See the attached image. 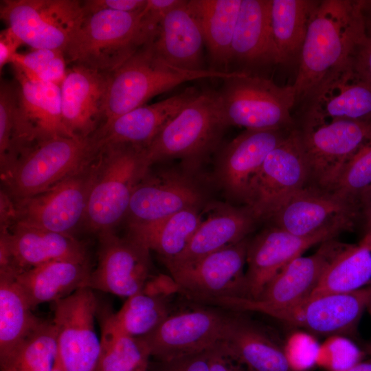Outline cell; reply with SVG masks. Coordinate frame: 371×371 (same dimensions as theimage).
I'll use <instances>...</instances> for the list:
<instances>
[{"label": "cell", "instance_id": "obj_1", "mask_svg": "<svg viewBox=\"0 0 371 371\" xmlns=\"http://www.w3.org/2000/svg\"><path fill=\"white\" fill-rule=\"evenodd\" d=\"M362 1H319L307 28L293 85L308 98L333 71L352 60L366 36Z\"/></svg>", "mask_w": 371, "mask_h": 371}, {"label": "cell", "instance_id": "obj_2", "mask_svg": "<svg viewBox=\"0 0 371 371\" xmlns=\"http://www.w3.org/2000/svg\"><path fill=\"white\" fill-rule=\"evenodd\" d=\"M85 14L64 52L67 62L106 74L114 71L150 42L159 24L144 9L135 12L101 10Z\"/></svg>", "mask_w": 371, "mask_h": 371}, {"label": "cell", "instance_id": "obj_3", "mask_svg": "<svg viewBox=\"0 0 371 371\" xmlns=\"http://www.w3.org/2000/svg\"><path fill=\"white\" fill-rule=\"evenodd\" d=\"M240 71L213 69L187 70L164 60L149 42L114 71L109 74L104 102V122L142 105L156 95L180 84L204 78L234 77Z\"/></svg>", "mask_w": 371, "mask_h": 371}, {"label": "cell", "instance_id": "obj_4", "mask_svg": "<svg viewBox=\"0 0 371 371\" xmlns=\"http://www.w3.org/2000/svg\"><path fill=\"white\" fill-rule=\"evenodd\" d=\"M98 157L83 222L100 234L126 216L133 192L149 166L142 146H109L100 150Z\"/></svg>", "mask_w": 371, "mask_h": 371}, {"label": "cell", "instance_id": "obj_5", "mask_svg": "<svg viewBox=\"0 0 371 371\" xmlns=\"http://www.w3.org/2000/svg\"><path fill=\"white\" fill-rule=\"evenodd\" d=\"M371 300V284L355 291L307 297L289 305L265 306L244 297H227L223 306L260 313L315 336L353 334Z\"/></svg>", "mask_w": 371, "mask_h": 371}, {"label": "cell", "instance_id": "obj_6", "mask_svg": "<svg viewBox=\"0 0 371 371\" xmlns=\"http://www.w3.org/2000/svg\"><path fill=\"white\" fill-rule=\"evenodd\" d=\"M98 152L93 136L53 137L24 151L3 177L19 201L73 175L91 162Z\"/></svg>", "mask_w": 371, "mask_h": 371}, {"label": "cell", "instance_id": "obj_7", "mask_svg": "<svg viewBox=\"0 0 371 371\" xmlns=\"http://www.w3.org/2000/svg\"><path fill=\"white\" fill-rule=\"evenodd\" d=\"M224 121L248 130L286 129L293 125L291 110L297 100L293 85L240 72L224 79L218 91Z\"/></svg>", "mask_w": 371, "mask_h": 371}, {"label": "cell", "instance_id": "obj_8", "mask_svg": "<svg viewBox=\"0 0 371 371\" xmlns=\"http://www.w3.org/2000/svg\"><path fill=\"white\" fill-rule=\"evenodd\" d=\"M226 127L218 92L203 91L145 148L147 164L150 167L171 158L201 157L215 148Z\"/></svg>", "mask_w": 371, "mask_h": 371}, {"label": "cell", "instance_id": "obj_9", "mask_svg": "<svg viewBox=\"0 0 371 371\" xmlns=\"http://www.w3.org/2000/svg\"><path fill=\"white\" fill-rule=\"evenodd\" d=\"M76 0H1L0 16L23 43L65 52L85 16Z\"/></svg>", "mask_w": 371, "mask_h": 371}, {"label": "cell", "instance_id": "obj_10", "mask_svg": "<svg viewBox=\"0 0 371 371\" xmlns=\"http://www.w3.org/2000/svg\"><path fill=\"white\" fill-rule=\"evenodd\" d=\"M309 166L300 130L288 133L251 179L245 199L259 218H270L293 194L308 185Z\"/></svg>", "mask_w": 371, "mask_h": 371}, {"label": "cell", "instance_id": "obj_11", "mask_svg": "<svg viewBox=\"0 0 371 371\" xmlns=\"http://www.w3.org/2000/svg\"><path fill=\"white\" fill-rule=\"evenodd\" d=\"M95 157L47 190L17 201L14 225L71 234L85 219L98 168Z\"/></svg>", "mask_w": 371, "mask_h": 371}, {"label": "cell", "instance_id": "obj_12", "mask_svg": "<svg viewBox=\"0 0 371 371\" xmlns=\"http://www.w3.org/2000/svg\"><path fill=\"white\" fill-rule=\"evenodd\" d=\"M300 131L309 166L308 185L327 190L344 166L371 142V120L305 122Z\"/></svg>", "mask_w": 371, "mask_h": 371}, {"label": "cell", "instance_id": "obj_13", "mask_svg": "<svg viewBox=\"0 0 371 371\" xmlns=\"http://www.w3.org/2000/svg\"><path fill=\"white\" fill-rule=\"evenodd\" d=\"M98 302L83 287L54 302L58 361L63 371H96L100 339L95 330Z\"/></svg>", "mask_w": 371, "mask_h": 371}, {"label": "cell", "instance_id": "obj_14", "mask_svg": "<svg viewBox=\"0 0 371 371\" xmlns=\"http://www.w3.org/2000/svg\"><path fill=\"white\" fill-rule=\"evenodd\" d=\"M232 315L211 308L170 314L154 330L140 338L150 357L159 361L204 352L223 341Z\"/></svg>", "mask_w": 371, "mask_h": 371}, {"label": "cell", "instance_id": "obj_15", "mask_svg": "<svg viewBox=\"0 0 371 371\" xmlns=\"http://www.w3.org/2000/svg\"><path fill=\"white\" fill-rule=\"evenodd\" d=\"M249 242L245 238L196 260L167 268L171 279L188 295L205 302L244 297Z\"/></svg>", "mask_w": 371, "mask_h": 371}, {"label": "cell", "instance_id": "obj_16", "mask_svg": "<svg viewBox=\"0 0 371 371\" xmlns=\"http://www.w3.org/2000/svg\"><path fill=\"white\" fill-rule=\"evenodd\" d=\"M19 82L11 159L16 151L58 137H72L63 121L60 86L43 81L13 65Z\"/></svg>", "mask_w": 371, "mask_h": 371}, {"label": "cell", "instance_id": "obj_17", "mask_svg": "<svg viewBox=\"0 0 371 371\" xmlns=\"http://www.w3.org/2000/svg\"><path fill=\"white\" fill-rule=\"evenodd\" d=\"M352 226L339 223L308 236L293 234L275 226L260 233L248 245L244 298L257 299L268 282L291 261Z\"/></svg>", "mask_w": 371, "mask_h": 371}, {"label": "cell", "instance_id": "obj_18", "mask_svg": "<svg viewBox=\"0 0 371 371\" xmlns=\"http://www.w3.org/2000/svg\"><path fill=\"white\" fill-rule=\"evenodd\" d=\"M149 252L129 237L100 234L98 263L87 287L127 298L144 291L149 281Z\"/></svg>", "mask_w": 371, "mask_h": 371}, {"label": "cell", "instance_id": "obj_19", "mask_svg": "<svg viewBox=\"0 0 371 371\" xmlns=\"http://www.w3.org/2000/svg\"><path fill=\"white\" fill-rule=\"evenodd\" d=\"M308 99L304 122L371 120V82L354 58L331 72Z\"/></svg>", "mask_w": 371, "mask_h": 371}, {"label": "cell", "instance_id": "obj_20", "mask_svg": "<svg viewBox=\"0 0 371 371\" xmlns=\"http://www.w3.org/2000/svg\"><path fill=\"white\" fill-rule=\"evenodd\" d=\"M87 261L84 246L71 234L14 225L1 229L0 272H21L54 260Z\"/></svg>", "mask_w": 371, "mask_h": 371}, {"label": "cell", "instance_id": "obj_21", "mask_svg": "<svg viewBox=\"0 0 371 371\" xmlns=\"http://www.w3.org/2000/svg\"><path fill=\"white\" fill-rule=\"evenodd\" d=\"M359 212L357 203L307 185L291 196L270 218L275 227L308 236L339 223L353 225Z\"/></svg>", "mask_w": 371, "mask_h": 371}, {"label": "cell", "instance_id": "obj_22", "mask_svg": "<svg viewBox=\"0 0 371 371\" xmlns=\"http://www.w3.org/2000/svg\"><path fill=\"white\" fill-rule=\"evenodd\" d=\"M203 191L190 176L164 172L147 178L135 187L126 216L130 223H147L181 211L201 206Z\"/></svg>", "mask_w": 371, "mask_h": 371}, {"label": "cell", "instance_id": "obj_23", "mask_svg": "<svg viewBox=\"0 0 371 371\" xmlns=\"http://www.w3.org/2000/svg\"><path fill=\"white\" fill-rule=\"evenodd\" d=\"M199 93L188 87L158 102L142 105L105 122L93 135L98 150L115 145L148 146Z\"/></svg>", "mask_w": 371, "mask_h": 371}, {"label": "cell", "instance_id": "obj_24", "mask_svg": "<svg viewBox=\"0 0 371 371\" xmlns=\"http://www.w3.org/2000/svg\"><path fill=\"white\" fill-rule=\"evenodd\" d=\"M109 74L74 65L60 85L63 124L72 137H90L104 120Z\"/></svg>", "mask_w": 371, "mask_h": 371}, {"label": "cell", "instance_id": "obj_25", "mask_svg": "<svg viewBox=\"0 0 371 371\" xmlns=\"http://www.w3.org/2000/svg\"><path fill=\"white\" fill-rule=\"evenodd\" d=\"M283 129H246L222 150L216 166V177L226 193L245 202L251 179L265 159L288 133Z\"/></svg>", "mask_w": 371, "mask_h": 371}, {"label": "cell", "instance_id": "obj_26", "mask_svg": "<svg viewBox=\"0 0 371 371\" xmlns=\"http://www.w3.org/2000/svg\"><path fill=\"white\" fill-rule=\"evenodd\" d=\"M344 245L335 238L322 243L314 254L302 255L287 264L268 282L257 299H247L265 306L289 305L306 299Z\"/></svg>", "mask_w": 371, "mask_h": 371}, {"label": "cell", "instance_id": "obj_27", "mask_svg": "<svg viewBox=\"0 0 371 371\" xmlns=\"http://www.w3.org/2000/svg\"><path fill=\"white\" fill-rule=\"evenodd\" d=\"M150 43L156 52L173 66L187 70L205 69L202 67L205 39L189 1L183 0L164 15Z\"/></svg>", "mask_w": 371, "mask_h": 371}, {"label": "cell", "instance_id": "obj_28", "mask_svg": "<svg viewBox=\"0 0 371 371\" xmlns=\"http://www.w3.org/2000/svg\"><path fill=\"white\" fill-rule=\"evenodd\" d=\"M258 218L247 207H227L201 221L185 249L172 259L163 261L166 268L196 260L245 238Z\"/></svg>", "mask_w": 371, "mask_h": 371}, {"label": "cell", "instance_id": "obj_29", "mask_svg": "<svg viewBox=\"0 0 371 371\" xmlns=\"http://www.w3.org/2000/svg\"><path fill=\"white\" fill-rule=\"evenodd\" d=\"M91 273L87 261L60 260L23 271L15 280L33 309L87 287Z\"/></svg>", "mask_w": 371, "mask_h": 371}, {"label": "cell", "instance_id": "obj_30", "mask_svg": "<svg viewBox=\"0 0 371 371\" xmlns=\"http://www.w3.org/2000/svg\"><path fill=\"white\" fill-rule=\"evenodd\" d=\"M221 345L247 371H291L282 345L245 317L232 315Z\"/></svg>", "mask_w": 371, "mask_h": 371}, {"label": "cell", "instance_id": "obj_31", "mask_svg": "<svg viewBox=\"0 0 371 371\" xmlns=\"http://www.w3.org/2000/svg\"><path fill=\"white\" fill-rule=\"evenodd\" d=\"M271 0H242L232 43V59L276 63L271 28Z\"/></svg>", "mask_w": 371, "mask_h": 371}, {"label": "cell", "instance_id": "obj_32", "mask_svg": "<svg viewBox=\"0 0 371 371\" xmlns=\"http://www.w3.org/2000/svg\"><path fill=\"white\" fill-rule=\"evenodd\" d=\"M202 221L198 209H188L153 222L130 223L128 237L168 260L185 249Z\"/></svg>", "mask_w": 371, "mask_h": 371}, {"label": "cell", "instance_id": "obj_33", "mask_svg": "<svg viewBox=\"0 0 371 371\" xmlns=\"http://www.w3.org/2000/svg\"><path fill=\"white\" fill-rule=\"evenodd\" d=\"M242 0H190L205 43L215 67H225L232 60V43Z\"/></svg>", "mask_w": 371, "mask_h": 371}, {"label": "cell", "instance_id": "obj_34", "mask_svg": "<svg viewBox=\"0 0 371 371\" xmlns=\"http://www.w3.org/2000/svg\"><path fill=\"white\" fill-rule=\"evenodd\" d=\"M317 1L271 0V28L276 63L299 58Z\"/></svg>", "mask_w": 371, "mask_h": 371}, {"label": "cell", "instance_id": "obj_35", "mask_svg": "<svg viewBox=\"0 0 371 371\" xmlns=\"http://www.w3.org/2000/svg\"><path fill=\"white\" fill-rule=\"evenodd\" d=\"M32 310L15 277L0 274V359L13 352L43 322Z\"/></svg>", "mask_w": 371, "mask_h": 371}, {"label": "cell", "instance_id": "obj_36", "mask_svg": "<svg viewBox=\"0 0 371 371\" xmlns=\"http://www.w3.org/2000/svg\"><path fill=\"white\" fill-rule=\"evenodd\" d=\"M371 284V247L345 244L308 297L349 293Z\"/></svg>", "mask_w": 371, "mask_h": 371}, {"label": "cell", "instance_id": "obj_37", "mask_svg": "<svg viewBox=\"0 0 371 371\" xmlns=\"http://www.w3.org/2000/svg\"><path fill=\"white\" fill-rule=\"evenodd\" d=\"M150 352L140 337L121 332L106 312L101 321L100 354L96 371L147 370Z\"/></svg>", "mask_w": 371, "mask_h": 371}, {"label": "cell", "instance_id": "obj_38", "mask_svg": "<svg viewBox=\"0 0 371 371\" xmlns=\"http://www.w3.org/2000/svg\"><path fill=\"white\" fill-rule=\"evenodd\" d=\"M164 293L140 291L127 298L117 313H110L115 326L134 337L154 330L169 315L168 300Z\"/></svg>", "mask_w": 371, "mask_h": 371}, {"label": "cell", "instance_id": "obj_39", "mask_svg": "<svg viewBox=\"0 0 371 371\" xmlns=\"http://www.w3.org/2000/svg\"><path fill=\"white\" fill-rule=\"evenodd\" d=\"M56 330L43 320L13 352L0 359L1 371H53L57 363Z\"/></svg>", "mask_w": 371, "mask_h": 371}, {"label": "cell", "instance_id": "obj_40", "mask_svg": "<svg viewBox=\"0 0 371 371\" xmlns=\"http://www.w3.org/2000/svg\"><path fill=\"white\" fill-rule=\"evenodd\" d=\"M371 187V142L365 145L344 166L330 187V191L357 203Z\"/></svg>", "mask_w": 371, "mask_h": 371}, {"label": "cell", "instance_id": "obj_41", "mask_svg": "<svg viewBox=\"0 0 371 371\" xmlns=\"http://www.w3.org/2000/svg\"><path fill=\"white\" fill-rule=\"evenodd\" d=\"M67 63L64 51L54 49H34L26 54L17 52L12 61L25 73L59 86L67 76Z\"/></svg>", "mask_w": 371, "mask_h": 371}, {"label": "cell", "instance_id": "obj_42", "mask_svg": "<svg viewBox=\"0 0 371 371\" xmlns=\"http://www.w3.org/2000/svg\"><path fill=\"white\" fill-rule=\"evenodd\" d=\"M366 352L347 336L333 335L320 344L316 366L326 371H344L364 359Z\"/></svg>", "mask_w": 371, "mask_h": 371}, {"label": "cell", "instance_id": "obj_43", "mask_svg": "<svg viewBox=\"0 0 371 371\" xmlns=\"http://www.w3.org/2000/svg\"><path fill=\"white\" fill-rule=\"evenodd\" d=\"M319 345L316 337L306 331L297 330L290 334L282 348L291 371H309L316 366Z\"/></svg>", "mask_w": 371, "mask_h": 371}, {"label": "cell", "instance_id": "obj_44", "mask_svg": "<svg viewBox=\"0 0 371 371\" xmlns=\"http://www.w3.org/2000/svg\"><path fill=\"white\" fill-rule=\"evenodd\" d=\"M17 93L11 86L1 83L0 89V157L1 168L10 161L15 127Z\"/></svg>", "mask_w": 371, "mask_h": 371}, {"label": "cell", "instance_id": "obj_45", "mask_svg": "<svg viewBox=\"0 0 371 371\" xmlns=\"http://www.w3.org/2000/svg\"><path fill=\"white\" fill-rule=\"evenodd\" d=\"M209 350L168 361H160L157 371H209Z\"/></svg>", "mask_w": 371, "mask_h": 371}, {"label": "cell", "instance_id": "obj_46", "mask_svg": "<svg viewBox=\"0 0 371 371\" xmlns=\"http://www.w3.org/2000/svg\"><path fill=\"white\" fill-rule=\"evenodd\" d=\"M147 0H88L83 1L85 13L101 10H109L124 12H135L144 9Z\"/></svg>", "mask_w": 371, "mask_h": 371}, {"label": "cell", "instance_id": "obj_47", "mask_svg": "<svg viewBox=\"0 0 371 371\" xmlns=\"http://www.w3.org/2000/svg\"><path fill=\"white\" fill-rule=\"evenodd\" d=\"M208 363L209 371H247L225 352L221 343L209 350Z\"/></svg>", "mask_w": 371, "mask_h": 371}, {"label": "cell", "instance_id": "obj_48", "mask_svg": "<svg viewBox=\"0 0 371 371\" xmlns=\"http://www.w3.org/2000/svg\"><path fill=\"white\" fill-rule=\"evenodd\" d=\"M365 22L366 36L357 49L354 61L357 69L371 82V21L365 19Z\"/></svg>", "mask_w": 371, "mask_h": 371}, {"label": "cell", "instance_id": "obj_49", "mask_svg": "<svg viewBox=\"0 0 371 371\" xmlns=\"http://www.w3.org/2000/svg\"><path fill=\"white\" fill-rule=\"evenodd\" d=\"M23 43L7 27L0 34V68L12 63L17 49Z\"/></svg>", "mask_w": 371, "mask_h": 371}, {"label": "cell", "instance_id": "obj_50", "mask_svg": "<svg viewBox=\"0 0 371 371\" xmlns=\"http://www.w3.org/2000/svg\"><path fill=\"white\" fill-rule=\"evenodd\" d=\"M359 210L365 218L368 232L371 231V187L364 192L358 201Z\"/></svg>", "mask_w": 371, "mask_h": 371}, {"label": "cell", "instance_id": "obj_51", "mask_svg": "<svg viewBox=\"0 0 371 371\" xmlns=\"http://www.w3.org/2000/svg\"><path fill=\"white\" fill-rule=\"evenodd\" d=\"M344 371H371V360H361Z\"/></svg>", "mask_w": 371, "mask_h": 371}, {"label": "cell", "instance_id": "obj_52", "mask_svg": "<svg viewBox=\"0 0 371 371\" xmlns=\"http://www.w3.org/2000/svg\"><path fill=\"white\" fill-rule=\"evenodd\" d=\"M362 12L364 18L371 21V1H362Z\"/></svg>", "mask_w": 371, "mask_h": 371}, {"label": "cell", "instance_id": "obj_53", "mask_svg": "<svg viewBox=\"0 0 371 371\" xmlns=\"http://www.w3.org/2000/svg\"><path fill=\"white\" fill-rule=\"evenodd\" d=\"M359 243L371 247V231L367 232Z\"/></svg>", "mask_w": 371, "mask_h": 371}, {"label": "cell", "instance_id": "obj_54", "mask_svg": "<svg viewBox=\"0 0 371 371\" xmlns=\"http://www.w3.org/2000/svg\"><path fill=\"white\" fill-rule=\"evenodd\" d=\"M364 351L366 354H368L371 357V343H369L365 346Z\"/></svg>", "mask_w": 371, "mask_h": 371}, {"label": "cell", "instance_id": "obj_55", "mask_svg": "<svg viewBox=\"0 0 371 371\" xmlns=\"http://www.w3.org/2000/svg\"><path fill=\"white\" fill-rule=\"evenodd\" d=\"M53 371H63V369L61 368L58 361V359H57V363H56Z\"/></svg>", "mask_w": 371, "mask_h": 371}, {"label": "cell", "instance_id": "obj_56", "mask_svg": "<svg viewBox=\"0 0 371 371\" xmlns=\"http://www.w3.org/2000/svg\"><path fill=\"white\" fill-rule=\"evenodd\" d=\"M366 310L368 311V313H369V315H370V317H371V300L369 302Z\"/></svg>", "mask_w": 371, "mask_h": 371}, {"label": "cell", "instance_id": "obj_57", "mask_svg": "<svg viewBox=\"0 0 371 371\" xmlns=\"http://www.w3.org/2000/svg\"><path fill=\"white\" fill-rule=\"evenodd\" d=\"M137 371H147V370H137Z\"/></svg>", "mask_w": 371, "mask_h": 371}]
</instances>
